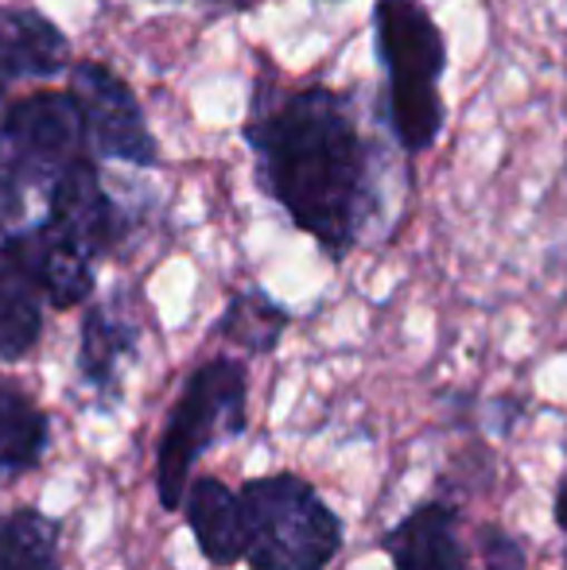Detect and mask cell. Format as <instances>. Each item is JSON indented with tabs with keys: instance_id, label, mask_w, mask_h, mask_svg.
Segmentation results:
<instances>
[{
	"instance_id": "1",
	"label": "cell",
	"mask_w": 567,
	"mask_h": 570,
	"mask_svg": "<svg viewBox=\"0 0 567 570\" xmlns=\"http://www.w3.org/2000/svg\"><path fill=\"white\" fill-rule=\"evenodd\" d=\"M257 183L276 206L323 245L346 256L370 237L385 206V151L358 120L354 98L331 86H257L242 128Z\"/></svg>"
},
{
	"instance_id": "2",
	"label": "cell",
	"mask_w": 567,
	"mask_h": 570,
	"mask_svg": "<svg viewBox=\"0 0 567 570\" xmlns=\"http://www.w3.org/2000/svg\"><path fill=\"white\" fill-rule=\"evenodd\" d=\"M373 47L385 67V125L401 151L420 156L443 132L439 82L447 70V39L420 0H378Z\"/></svg>"
},
{
	"instance_id": "3",
	"label": "cell",
	"mask_w": 567,
	"mask_h": 570,
	"mask_svg": "<svg viewBox=\"0 0 567 570\" xmlns=\"http://www.w3.org/2000/svg\"><path fill=\"white\" fill-rule=\"evenodd\" d=\"M250 423V373L237 357H211L187 376L156 446V497L167 512L183 509L190 470L211 446L237 439Z\"/></svg>"
},
{
	"instance_id": "4",
	"label": "cell",
	"mask_w": 567,
	"mask_h": 570,
	"mask_svg": "<svg viewBox=\"0 0 567 570\" xmlns=\"http://www.w3.org/2000/svg\"><path fill=\"white\" fill-rule=\"evenodd\" d=\"M250 570H326L342 548V520L300 473H265L242 485Z\"/></svg>"
},
{
	"instance_id": "5",
	"label": "cell",
	"mask_w": 567,
	"mask_h": 570,
	"mask_svg": "<svg viewBox=\"0 0 567 570\" xmlns=\"http://www.w3.org/2000/svg\"><path fill=\"white\" fill-rule=\"evenodd\" d=\"M82 109L70 90H39L16 98L0 114V164L23 190H51L62 171L90 159ZM98 159V156H94Z\"/></svg>"
},
{
	"instance_id": "6",
	"label": "cell",
	"mask_w": 567,
	"mask_h": 570,
	"mask_svg": "<svg viewBox=\"0 0 567 570\" xmlns=\"http://www.w3.org/2000/svg\"><path fill=\"white\" fill-rule=\"evenodd\" d=\"M70 94L82 109L86 140L98 159H117L129 167H156L159 144L148 132V120L129 90L106 62H78L70 67Z\"/></svg>"
},
{
	"instance_id": "7",
	"label": "cell",
	"mask_w": 567,
	"mask_h": 570,
	"mask_svg": "<svg viewBox=\"0 0 567 570\" xmlns=\"http://www.w3.org/2000/svg\"><path fill=\"white\" fill-rule=\"evenodd\" d=\"M0 256H8L16 272L39 292V299L55 311L82 307L94 295V256L47 218L4 233Z\"/></svg>"
},
{
	"instance_id": "8",
	"label": "cell",
	"mask_w": 567,
	"mask_h": 570,
	"mask_svg": "<svg viewBox=\"0 0 567 570\" xmlns=\"http://www.w3.org/2000/svg\"><path fill=\"white\" fill-rule=\"evenodd\" d=\"M47 222L59 226L94 261L117 253L133 229V214L106 187L94 156L78 159L70 171H62L51 183V190H47Z\"/></svg>"
},
{
	"instance_id": "9",
	"label": "cell",
	"mask_w": 567,
	"mask_h": 570,
	"mask_svg": "<svg viewBox=\"0 0 567 570\" xmlns=\"http://www.w3.org/2000/svg\"><path fill=\"white\" fill-rule=\"evenodd\" d=\"M393 570H470V551L462 543V517L459 504L424 501L397 520L385 535H381Z\"/></svg>"
},
{
	"instance_id": "10",
	"label": "cell",
	"mask_w": 567,
	"mask_h": 570,
	"mask_svg": "<svg viewBox=\"0 0 567 570\" xmlns=\"http://www.w3.org/2000/svg\"><path fill=\"white\" fill-rule=\"evenodd\" d=\"M140 353V323L133 315L129 299L114 295L106 303H94L82 318V342H78V376L98 396H117L125 381V368Z\"/></svg>"
},
{
	"instance_id": "11",
	"label": "cell",
	"mask_w": 567,
	"mask_h": 570,
	"mask_svg": "<svg viewBox=\"0 0 567 570\" xmlns=\"http://www.w3.org/2000/svg\"><path fill=\"white\" fill-rule=\"evenodd\" d=\"M70 43L55 20L36 8H0V101L20 82L62 75Z\"/></svg>"
},
{
	"instance_id": "12",
	"label": "cell",
	"mask_w": 567,
	"mask_h": 570,
	"mask_svg": "<svg viewBox=\"0 0 567 570\" xmlns=\"http://www.w3.org/2000/svg\"><path fill=\"white\" fill-rule=\"evenodd\" d=\"M183 512H187V528L195 532V543L206 563L211 567L242 563L245 543H250L242 493H234L218 478L203 473L183 493Z\"/></svg>"
},
{
	"instance_id": "13",
	"label": "cell",
	"mask_w": 567,
	"mask_h": 570,
	"mask_svg": "<svg viewBox=\"0 0 567 570\" xmlns=\"http://www.w3.org/2000/svg\"><path fill=\"white\" fill-rule=\"evenodd\" d=\"M51 446V420L20 381L0 376V481L36 470Z\"/></svg>"
},
{
	"instance_id": "14",
	"label": "cell",
	"mask_w": 567,
	"mask_h": 570,
	"mask_svg": "<svg viewBox=\"0 0 567 570\" xmlns=\"http://www.w3.org/2000/svg\"><path fill=\"white\" fill-rule=\"evenodd\" d=\"M287 323H292V315H287L281 303H276L265 287L250 284V287H237V292L229 295L214 334H218L222 342L261 357V353H273L276 345H281Z\"/></svg>"
},
{
	"instance_id": "15",
	"label": "cell",
	"mask_w": 567,
	"mask_h": 570,
	"mask_svg": "<svg viewBox=\"0 0 567 570\" xmlns=\"http://www.w3.org/2000/svg\"><path fill=\"white\" fill-rule=\"evenodd\" d=\"M43 338V299L28 279L0 256V361H23Z\"/></svg>"
},
{
	"instance_id": "16",
	"label": "cell",
	"mask_w": 567,
	"mask_h": 570,
	"mask_svg": "<svg viewBox=\"0 0 567 570\" xmlns=\"http://www.w3.org/2000/svg\"><path fill=\"white\" fill-rule=\"evenodd\" d=\"M59 520L20 504L0 520V570H62Z\"/></svg>"
},
{
	"instance_id": "17",
	"label": "cell",
	"mask_w": 567,
	"mask_h": 570,
	"mask_svg": "<svg viewBox=\"0 0 567 570\" xmlns=\"http://www.w3.org/2000/svg\"><path fill=\"white\" fill-rule=\"evenodd\" d=\"M475 556L478 570H529L521 540L509 535L501 524H478L475 528Z\"/></svg>"
},
{
	"instance_id": "18",
	"label": "cell",
	"mask_w": 567,
	"mask_h": 570,
	"mask_svg": "<svg viewBox=\"0 0 567 570\" xmlns=\"http://www.w3.org/2000/svg\"><path fill=\"white\" fill-rule=\"evenodd\" d=\"M23 206H28V190H23L20 183H16V175L0 164V237L20 226Z\"/></svg>"
},
{
	"instance_id": "19",
	"label": "cell",
	"mask_w": 567,
	"mask_h": 570,
	"mask_svg": "<svg viewBox=\"0 0 567 570\" xmlns=\"http://www.w3.org/2000/svg\"><path fill=\"white\" fill-rule=\"evenodd\" d=\"M553 517H556V528H560V532H564V540H567V473L560 478V485H556Z\"/></svg>"
},
{
	"instance_id": "20",
	"label": "cell",
	"mask_w": 567,
	"mask_h": 570,
	"mask_svg": "<svg viewBox=\"0 0 567 570\" xmlns=\"http://www.w3.org/2000/svg\"><path fill=\"white\" fill-rule=\"evenodd\" d=\"M245 4H253V0H245Z\"/></svg>"
}]
</instances>
